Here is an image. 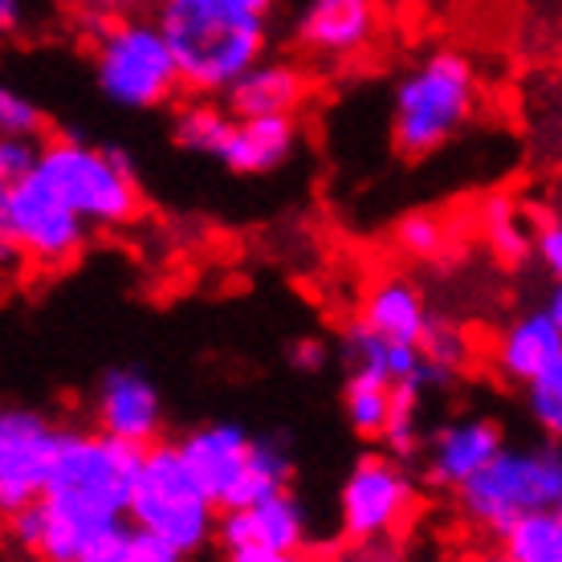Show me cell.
<instances>
[{
  "label": "cell",
  "instance_id": "cell-1",
  "mask_svg": "<svg viewBox=\"0 0 562 562\" xmlns=\"http://www.w3.org/2000/svg\"><path fill=\"white\" fill-rule=\"evenodd\" d=\"M481 106L477 66L461 49L416 57L392 86V143L404 159H428L469 131Z\"/></svg>",
  "mask_w": 562,
  "mask_h": 562
},
{
  "label": "cell",
  "instance_id": "cell-2",
  "mask_svg": "<svg viewBox=\"0 0 562 562\" xmlns=\"http://www.w3.org/2000/svg\"><path fill=\"white\" fill-rule=\"evenodd\" d=\"M155 16L180 61L183 94L225 99L240 74L257 66L269 49V16L188 0L155 4Z\"/></svg>",
  "mask_w": 562,
  "mask_h": 562
},
{
  "label": "cell",
  "instance_id": "cell-3",
  "mask_svg": "<svg viewBox=\"0 0 562 562\" xmlns=\"http://www.w3.org/2000/svg\"><path fill=\"white\" fill-rule=\"evenodd\" d=\"M90 33V78L102 99L131 114L164 111L183 94L180 61L159 16L114 13Z\"/></svg>",
  "mask_w": 562,
  "mask_h": 562
},
{
  "label": "cell",
  "instance_id": "cell-4",
  "mask_svg": "<svg viewBox=\"0 0 562 562\" xmlns=\"http://www.w3.org/2000/svg\"><path fill=\"white\" fill-rule=\"evenodd\" d=\"M143 449L102 432V428H61L54 473L45 481V493L57 509H66L70 518L102 526V521L131 518V493L139 477Z\"/></svg>",
  "mask_w": 562,
  "mask_h": 562
},
{
  "label": "cell",
  "instance_id": "cell-5",
  "mask_svg": "<svg viewBox=\"0 0 562 562\" xmlns=\"http://www.w3.org/2000/svg\"><path fill=\"white\" fill-rule=\"evenodd\" d=\"M457 509L464 526L490 542L526 514L562 509V440L542 436L506 445L464 490H457Z\"/></svg>",
  "mask_w": 562,
  "mask_h": 562
},
{
  "label": "cell",
  "instance_id": "cell-6",
  "mask_svg": "<svg viewBox=\"0 0 562 562\" xmlns=\"http://www.w3.org/2000/svg\"><path fill=\"white\" fill-rule=\"evenodd\" d=\"M131 521L168 542L180 559L216 547L221 506L200 485L192 464L183 461L180 440H155L151 449H143L139 477L131 493Z\"/></svg>",
  "mask_w": 562,
  "mask_h": 562
},
{
  "label": "cell",
  "instance_id": "cell-7",
  "mask_svg": "<svg viewBox=\"0 0 562 562\" xmlns=\"http://www.w3.org/2000/svg\"><path fill=\"white\" fill-rule=\"evenodd\" d=\"M37 171L74 212H82L94 233H119L143 216L139 171L123 147H102L82 135H49Z\"/></svg>",
  "mask_w": 562,
  "mask_h": 562
},
{
  "label": "cell",
  "instance_id": "cell-8",
  "mask_svg": "<svg viewBox=\"0 0 562 562\" xmlns=\"http://www.w3.org/2000/svg\"><path fill=\"white\" fill-rule=\"evenodd\" d=\"M9 542L16 554L42 562H180V554L147 535L131 518L119 521H90L70 518L49 497H33L29 506L4 514Z\"/></svg>",
  "mask_w": 562,
  "mask_h": 562
},
{
  "label": "cell",
  "instance_id": "cell-9",
  "mask_svg": "<svg viewBox=\"0 0 562 562\" xmlns=\"http://www.w3.org/2000/svg\"><path fill=\"white\" fill-rule=\"evenodd\" d=\"M94 225L74 212L54 183L33 168L21 180H4L0 188V257L4 266H21L54 273L86 254Z\"/></svg>",
  "mask_w": 562,
  "mask_h": 562
},
{
  "label": "cell",
  "instance_id": "cell-10",
  "mask_svg": "<svg viewBox=\"0 0 562 562\" xmlns=\"http://www.w3.org/2000/svg\"><path fill=\"white\" fill-rule=\"evenodd\" d=\"M420 485L404 457L380 449L355 457L338 485V535L351 547H383L392 542L416 514Z\"/></svg>",
  "mask_w": 562,
  "mask_h": 562
},
{
  "label": "cell",
  "instance_id": "cell-11",
  "mask_svg": "<svg viewBox=\"0 0 562 562\" xmlns=\"http://www.w3.org/2000/svg\"><path fill=\"white\" fill-rule=\"evenodd\" d=\"M314 530L294 490H278L254 506L221 509L216 550L233 562H290L310 554Z\"/></svg>",
  "mask_w": 562,
  "mask_h": 562
},
{
  "label": "cell",
  "instance_id": "cell-12",
  "mask_svg": "<svg viewBox=\"0 0 562 562\" xmlns=\"http://www.w3.org/2000/svg\"><path fill=\"white\" fill-rule=\"evenodd\" d=\"M61 428L54 416L42 408H25V404H9L0 412V509L29 506L33 497L45 493V481L54 473L57 445H61Z\"/></svg>",
  "mask_w": 562,
  "mask_h": 562
},
{
  "label": "cell",
  "instance_id": "cell-13",
  "mask_svg": "<svg viewBox=\"0 0 562 562\" xmlns=\"http://www.w3.org/2000/svg\"><path fill=\"white\" fill-rule=\"evenodd\" d=\"M506 428L485 412H461L428 428L420 449V477L440 493H457L506 449Z\"/></svg>",
  "mask_w": 562,
  "mask_h": 562
},
{
  "label": "cell",
  "instance_id": "cell-14",
  "mask_svg": "<svg viewBox=\"0 0 562 562\" xmlns=\"http://www.w3.org/2000/svg\"><path fill=\"white\" fill-rule=\"evenodd\" d=\"M90 424L135 449H151L155 440H164L168 404H164L159 383L143 367L119 363L106 367L90 392Z\"/></svg>",
  "mask_w": 562,
  "mask_h": 562
},
{
  "label": "cell",
  "instance_id": "cell-15",
  "mask_svg": "<svg viewBox=\"0 0 562 562\" xmlns=\"http://www.w3.org/2000/svg\"><path fill=\"white\" fill-rule=\"evenodd\" d=\"M254 445L257 432H249L237 420H209L180 436L183 461L192 464V473L221 509L245 506V477H249Z\"/></svg>",
  "mask_w": 562,
  "mask_h": 562
},
{
  "label": "cell",
  "instance_id": "cell-16",
  "mask_svg": "<svg viewBox=\"0 0 562 562\" xmlns=\"http://www.w3.org/2000/svg\"><path fill=\"white\" fill-rule=\"evenodd\" d=\"M338 359H342L347 371H371V375H380V380L395 383V387H416L424 395H436L457 383L416 342H400V338L380 335L363 318H355L342 330V338H338Z\"/></svg>",
  "mask_w": 562,
  "mask_h": 562
},
{
  "label": "cell",
  "instance_id": "cell-17",
  "mask_svg": "<svg viewBox=\"0 0 562 562\" xmlns=\"http://www.w3.org/2000/svg\"><path fill=\"white\" fill-rule=\"evenodd\" d=\"M290 33L297 49L318 61L359 57L380 33V0H302Z\"/></svg>",
  "mask_w": 562,
  "mask_h": 562
},
{
  "label": "cell",
  "instance_id": "cell-18",
  "mask_svg": "<svg viewBox=\"0 0 562 562\" xmlns=\"http://www.w3.org/2000/svg\"><path fill=\"white\" fill-rule=\"evenodd\" d=\"M562 355V323L550 314V306H530L514 314L490 347V367L493 375L509 387H526L538 380L554 359Z\"/></svg>",
  "mask_w": 562,
  "mask_h": 562
},
{
  "label": "cell",
  "instance_id": "cell-19",
  "mask_svg": "<svg viewBox=\"0 0 562 562\" xmlns=\"http://www.w3.org/2000/svg\"><path fill=\"white\" fill-rule=\"evenodd\" d=\"M302 147V123L297 114H249L233 123L216 164L233 176H269L281 171Z\"/></svg>",
  "mask_w": 562,
  "mask_h": 562
},
{
  "label": "cell",
  "instance_id": "cell-20",
  "mask_svg": "<svg viewBox=\"0 0 562 562\" xmlns=\"http://www.w3.org/2000/svg\"><path fill=\"white\" fill-rule=\"evenodd\" d=\"M310 74L302 70V61L294 57H261L257 66L240 74L225 102L240 119L249 114H297L310 102Z\"/></svg>",
  "mask_w": 562,
  "mask_h": 562
},
{
  "label": "cell",
  "instance_id": "cell-21",
  "mask_svg": "<svg viewBox=\"0 0 562 562\" xmlns=\"http://www.w3.org/2000/svg\"><path fill=\"white\" fill-rule=\"evenodd\" d=\"M359 318H363L367 326H375L380 335L420 347L436 314L428 310V297H424V290L416 281L404 278V273H387V278L367 285Z\"/></svg>",
  "mask_w": 562,
  "mask_h": 562
},
{
  "label": "cell",
  "instance_id": "cell-22",
  "mask_svg": "<svg viewBox=\"0 0 562 562\" xmlns=\"http://www.w3.org/2000/svg\"><path fill=\"white\" fill-rule=\"evenodd\" d=\"M233 123H237V111L225 99L192 94L183 106L171 111V139H176L180 151L200 155V159H216L228 139V131H233Z\"/></svg>",
  "mask_w": 562,
  "mask_h": 562
},
{
  "label": "cell",
  "instance_id": "cell-23",
  "mask_svg": "<svg viewBox=\"0 0 562 562\" xmlns=\"http://www.w3.org/2000/svg\"><path fill=\"white\" fill-rule=\"evenodd\" d=\"M400 387L371 371H347L342 380V420L359 440H383Z\"/></svg>",
  "mask_w": 562,
  "mask_h": 562
},
{
  "label": "cell",
  "instance_id": "cell-24",
  "mask_svg": "<svg viewBox=\"0 0 562 562\" xmlns=\"http://www.w3.org/2000/svg\"><path fill=\"white\" fill-rule=\"evenodd\" d=\"M497 554L509 562H562V518L559 509L526 514L497 538Z\"/></svg>",
  "mask_w": 562,
  "mask_h": 562
},
{
  "label": "cell",
  "instance_id": "cell-25",
  "mask_svg": "<svg viewBox=\"0 0 562 562\" xmlns=\"http://www.w3.org/2000/svg\"><path fill=\"white\" fill-rule=\"evenodd\" d=\"M481 228H485V240L493 245V254L509 261V266H521L526 257H535V228L526 225V216L518 212L514 200H485L481 204Z\"/></svg>",
  "mask_w": 562,
  "mask_h": 562
},
{
  "label": "cell",
  "instance_id": "cell-26",
  "mask_svg": "<svg viewBox=\"0 0 562 562\" xmlns=\"http://www.w3.org/2000/svg\"><path fill=\"white\" fill-rule=\"evenodd\" d=\"M424 400H428V395L416 392V387H400L392 424H387V432H383V440H380L383 449L395 452V457H404V461L420 457L424 436H428V428H424Z\"/></svg>",
  "mask_w": 562,
  "mask_h": 562
},
{
  "label": "cell",
  "instance_id": "cell-27",
  "mask_svg": "<svg viewBox=\"0 0 562 562\" xmlns=\"http://www.w3.org/2000/svg\"><path fill=\"white\" fill-rule=\"evenodd\" d=\"M521 400H526V416L538 432L550 436V440H562V355L538 380L521 387Z\"/></svg>",
  "mask_w": 562,
  "mask_h": 562
},
{
  "label": "cell",
  "instance_id": "cell-28",
  "mask_svg": "<svg viewBox=\"0 0 562 562\" xmlns=\"http://www.w3.org/2000/svg\"><path fill=\"white\" fill-rule=\"evenodd\" d=\"M395 245L412 261H436V257L445 254V245H449V228L432 212H412V216H404L395 225Z\"/></svg>",
  "mask_w": 562,
  "mask_h": 562
},
{
  "label": "cell",
  "instance_id": "cell-29",
  "mask_svg": "<svg viewBox=\"0 0 562 562\" xmlns=\"http://www.w3.org/2000/svg\"><path fill=\"white\" fill-rule=\"evenodd\" d=\"M420 351L432 359L436 367H445L452 380H461V371L469 363H473V342H469V335H464L457 323H440V318H432V326H428V335H424Z\"/></svg>",
  "mask_w": 562,
  "mask_h": 562
},
{
  "label": "cell",
  "instance_id": "cell-30",
  "mask_svg": "<svg viewBox=\"0 0 562 562\" xmlns=\"http://www.w3.org/2000/svg\"><path fill=\"white\" fill-rule=\"evenodd\" d=\"M0 135H21V139H49V114L45 106L21 94V90H0Z\"/></svg>",
  "mask_w": 562,
  "mask_h": 562
},
{
  "label": "cell",
  "instance_id": "cell-31",
  "mask_svg": "<svg viewBox=\"0 0 562 562\" xmlns=\"http://www.w3.org/2000/svg\"><path fill=\"white\" fill-rule=\"evenodd\" d=\"M45 139H21V135H4L0 139V180H21L37 168Z\"/></svg>",
  "mask_w": 562,
  "mask_h": 562
},
{
  "label": "cell",
  "instance_id": "cell-32",
  "mask_svg": "<svg viewBox=\"0 0 562 562\" xmlns=\"http://www.w3.org/2000/svg\"><path fill=\"white\" fill-rule=\"evenodd\" d=\"M535 261L550 278H562V216H550L535 228Z\"/></svg>",
  "mask_w": 562,
  "mask_h": 562
},
{
  "label": "cell",
  "instance_id": "cell-33",
  "mask_svg": "<svg viewBox=\"0 0 562 562\" xmlns=\"http://www.w3.org/2000/svg\"><path fill=\"white\" fill-rule=\"evenodd\" d=\"M285 363L302 371V375H314V371H323L330 363V347H326L323 338H294L285 347Z\"/></svg>",
  "mask_w": 562,
  "mask_h": 562
},
{
  "label": "cell",
  "instance_id": "cell-34",
  "mask_svg": "<svg viewBox=\"0 0 562 562\" xmlns=\"http://www.w3.org/2000/svg\"><path fill=\"white\" fill-rule=\"evenodd\" d=\"M54 4L66 9L74 21H82V25L90 29V25H99V21H106V16L123 13L131 0H54Z\"/></svg>",
  "mask_w": 562,
  "mask_h": 562
},
{
  "label": "cell",
  "instance_id": "cell-35",
  "mask_svg": "<svg viewBox=\"0 0 562 562\" xmlns=\"http://www.w3.org/2000/svg\"><path fill=\"white\" fill-rule=\"evenodd\" d=\"M155 4H171V0H155ZM188 4H221V9H240L257 16H269L278 9V0H188Z\"/></svg>",
  "mask_w": 562,
  "mask_h": 562
},
{
  "label": "cell",
  "instance_id": "cell-36",
  "mask_svg": "<svg viewBox=\"0 0 562 562\" xmlns=\"http://www.w3.org/2000/svg\"><path fill=\"white\" fill-rule=\"evenodd\" d=\"M21 25H25V0H0V29L13 37Z\"/></svg>",
  "mask_w": 562,
  "mask_h": 562
},
{
  "label": "cell",
  "instance_id": "cell-37",
  "mask_svg": "<svg viewBox=\"0 0 562 562\" xmlns=\"http://www.w3.org/2000/svg\"><path fill=\"white\" fill-rule=\"evenodd\" d=\"M547 306H550V314L562 323V278H550V294H547Z\"/></svg>",
  "mask_w": 562,
  "mask_h": 562
},
{
  "label": "cell",
  "instance_id": "cell-38",
  "mask_svg": "<svg viewBox=\"0 0 562 562\" xmlns=\"http://www.w3.org/2000/svg\"><path fill=\"white\" fill-rule=\"evenodd\" d=\"M559 518H562V509H559Z\"/></svg>",
  "mask_w": 562,
  "mask_h": 562
}]
</instances>
